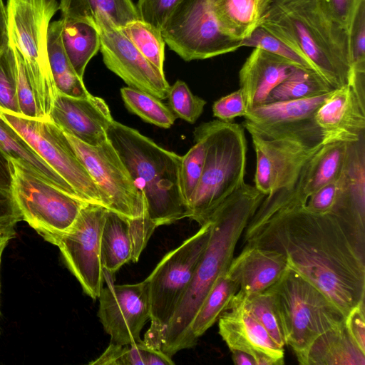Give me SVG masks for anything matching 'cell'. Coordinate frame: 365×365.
I'll use <instances>...</instances> for the list:
<instances>
[{"label":"cell","mask_w":365,"mask_h":365,"mask_svg":"<svg viewBox=\"0 0 365 365\" xmlns=\"http://www.w3.org/2000/svg\"><path fill=\"white\" fill-rule=\"evenodd\" d=\"M242 235L244 245L282 253L344 317L365 302V227L279 190L265 196Z\"/></svg>","instance_id":"1"},{"label":"cell","mask_w":365,"mask_h":365,"mask_svg":"<svg viewBox=\"0 0 365 365\" xmlns=\"http://www.w3.org/2000/svg\"><path fill=\"white\" fill-rule=\"evenodd\" d=\"M245 183L214 211L208 222L210 236L191 282L155 346L170 357L184 349L192 320L216 279L227 272L248 222L265 197Z\"/></svg>","instance_id":"2"},{"label":"cell","mask_w":365,"mask_h":365,"mask_svg":"<svg viewBox=\"0 0 365 365\" xmlns=\"http://www.w3.org/2000/svg\"><path fill=\"white\" fill-rule=\"evenodd\" d=\"M258 26L307 60L334 89L349 85L353 71L348 31L323 0H271L262 9Z\"/></svg>","instance_id":"3"},{"label":"cell","mask_w":365,"mask_h":365,"mask_svg":"<svg viewBox=\"0 0 365 365\" xmlns=\"http://www.w3.org/2000/svg\"><path fill=\"white\" fill-rule=\"evenodd\" d=\"M107 137L143 194L152 222L158 227L187 217L188 209L180 186L182 156L115 120L108 129Z\"/></svg>","instance_id":"4"},{"label":"cell","mask_w":365,"mask_h":365,"mask_svg":"<svg viewBox=\"0 0 365 365\" xmlns=\"http://www.w3.org/2000/svg\"><path fill=\"white\" fill-rule=\"evenodd\" d=\"M206 142V156L198 185L187 204V217L207 223L217 207L245 182L247 143L237 123L214 120L195 129Z\"/></svg>","instance_id":"5"},{"label":"cell","mask_w":365,"mask_h":365,"mask_svg":"<svg viewBox=\"0 0 365 365\" xmlns=\"http://www.w3.org/2000/svg\"><path fill=\"white\" fill-rule=\"evenodd\" d=\"M267 289L278 313L285 345L291 347L298 362L319 336L344 322L345 317L337 307L289 267Z\"/></svg>","instance_id":"6"},{"label":"cell","mask_w":365,"mask_h":365,"mask_svg":"<svg viewBox=\"0 0 365 365\" xmlns=\"http://www.w3.org/2000/svg\"><path fill=\"white\" fill-rule=\"evenodd\" d=\"M9 43L22 57L41 118L49 115L57 94L48 57V29L59 10L53 0H7Z\"/></svg>","instance_id":"7"},{"label":"cell","mask_w":365,"mask_h":365,"mask_svg":"<svg viewBox=\"0 0 365 365\" xmlns=\"http://www.w3.org/2000/svg\"><path fill=\"white\" fill-rule=\"evenodd\" d=\"M211 232L207 222L178 247L168 252L145 279L149 288L150 326L144 341L155 348L193 277Z\"/></svg>","instance_id":"8"},{"label":"cell","mask_w":365,"mask_h":365,"mask_svg":"<svg viewBox=\"0 0 365 365\" xmlns=\"http://www.w3.org/2000/svg\"><path fill=\"white\" fill-rule=\"evenodd\" d=\"M9 160L11 192L23 220L43 239L68 230L86 202L52 185L27 165Z\"/></svg>","instance_id":"9"},{"label":"cell","mask_w":365,"mask_h":365,"mask_svg":"<svg viewBox=\"0 0 365 365\" xmlns=\"http://www.w3.org/2000/svg\"><path fill=\"white\" fill-rule=\"evenodd\" d=\"M0 115L73 187L81 200L106 208L96 182L58 126L50 120L30 118L1 108Z\"/></svg>","instance_id":"10"},{"label":"cell","mask_w":365,"mask_h":365,"mask_svg":"<svg viewBox=\"0 0 365 365\" xmlns=\"http://www.w3.org/2000/svg\"><path fill=\"white\" fill-rule=\"evenodd\" d=\"M165 43L186 61L203 60L235 51L242 40L224 33L208 0H181L161 27Z\"/></svg>","instance_id":"11"},{"label":"cell","mask_w":365,"mask_h":365,"mask_svg":"<svg viewBox=\"0 0 365 365\" xmlns=\"http://www.w3.org/2000/svg\"><path fill=\"white\" fill-rule=\"evenodd\" d=\"M106 211L101 205L86 202L68 230L44 238L58 247L68 268L93 300L104 282L101 234Z\"/></svg>","instance_id":"12"},{"label":"cell","mask_w":365,"mask_h":365,"mask_svg":"<svg viewBox=\"0 0 365 365\" xmlns=\"http://www.w3.org/2000/svg\"><path fill=\"white\" fill-rule=\"evenodd\" d=\"M64 134L96 182L107 210L130 219L148 215L143 194L108 139L91 146Z\"/></svg>","instance_id":"13"},{"label":"cell","mask_w":365,"mask_h":365,"mask_svg":"<svg viewBox=\"0 0 365 365\" xmlns=\"http://www.w3.org/2000/svg\"><path fill=\"white\" fill-rule=\"evenodd\" d=\"M92 24L100 37V51L106 66L129 87L164 100L170 85L165 74L148 61L110 19L98 13Z\"/></svg>","instance_id":"14"},{"label":"cell","mask_w":365,"mask_h":365,"mask_svg":"<svg viewBox=\"0 0 365 365\" xmlns=\"http://www.w3.org/2000/svg\"><path fill=\"white\" fill-rule=\"evenodd\" d=\"M332 91L311 98L264 103L247 111L242 126L248 132L266 137L288 138L313 146L324 145L315 114Z\"/></svg>","instance_id":"15"},{"label":"cell","mask_w":365,"mask_h":365,"mask_svg":"<svg viewBox=\"0 0 365 365\" xmlns=\"http://www.w3.org/2000/svg\"><path fill=\"white\" fill-rule=\"evenodd\" d=\"M106 287L98 296V317L110 343L117 345L140 340V332L150 317L147 281L114 284V277L103 272Z\"/></svg>","instance_id":"16"},{"label":"cell","mask_w":365,"mask_h":365,"mask_svg":"<svg viewBox=\"0 0 365 365\" xmlns=\"http://www.w3.org/2000/svg\"><path fill=\"white\" fill-rule=\"evenodd\" d=\"M248 133L256 153L255 187L265 195L292 189L306 163L323 145Z\"/></svg>","instance_id":"17"},{"label":"cell","mask_w":365,"mask_h":365,"mask_svg":"<svg viewBox=\"0 0 365 365\" xmlns=\"http://www.w3.org/2000/svg\"><path fill=\"white\" fill-rule=\"evenodd\" d=\"M219 334L230 350L250 355L255 365L284 364V349L272 339L264 327L244 307L236 293L218 319Z\"/></svg>","instance_id":"18"},{"label":"cell","mask_w":365,"mask_h":365,"mask_svg":"<svg viewBox=\"0 0 365 365\" xmlns=\"http://www.w3.org/2000/svg\"><path fill=\"white\" fill-rule=\"evenodd\" d=\"M49 119L64 133L91 146L108 140L107 131L114 120L103 98L91 94L75 98L58 92Z\"/></svg>","instance_id":"19"},{"label":"cell","mask_w":365,"mask_h":365,"mask_svg":"<svg viewBox=\"0 0 365 365\" xmlns=\"http://www.w3.org/2000/svg\"><path fill=\"white\" fill-rule=\"evenodd\" d=\"M156 227L148 215L130 219L107 210L101 234L103 272L114 277L125 264L138 262Z\"/></svg>","instance_id":"20"},{"label":"cell","mask_w":365,"mask_h":365,"mask_svg":"<svg viewBox=\"0 0 365 365\" xmlns=\"http://www.w3.org/2000/svg\"><path fill=\"white\" fill-rule=\"evenodd\" d=\"M324 145L354 143L365 135V102L351 86L334 89L315 114Z\"/></svg>","instance_id":"21"},{"label":"cell","mask_w":365,"mask_h":365,"mask_svg":"<svg viewBox=\"0 0 365 365\" xmlns=\"http://www.w3.org/2000/svg\"><path fill=\"white\" fill-rule=\"evenodd\" d=\"M298 68L302 67L283 57L255 48L239 72L240 88L245 96L247 111L264 104L272 91Z\"/></svg>","instance_id":"22"},{"label":"cell","mask_w":365,"mask_h":365,"mask_svg":"<svg viewBox=\"0 0 365 365\" xmlns=\"http://www.w3.org/2000/svg\"><path fill=\"white\" fill-rule=\"evenodd\" d=\"M288 267L282 253L244 245L242 252L233 258L227 272L238 284L237 292L248 296L269 288Z\"/></svg>","instance_id":"23"},{"label":"cell","mask_w":365,"mask_h":365,"mask_svg":"<svg viewBox=\"0 0 365 365\" xmlns=\"http://www.w3.org/2000/svg\"><path fill=\"white\" fill-rule=\"evenodd\" d=\"M347 152V143L323 145L306 163L294 187L286 191L294 199L306 203L308 197L320 187L339 180Z\"/></svg>","instance_id":"24"},{"label":"cell","mask_w":365,"mask_h":365,"mask_svg":"<svg viewBox=\"0 0 365 365\" xmlns=\"http://www.w3.org/2000/svg\"><path fill=\"white\" fill-rule=\"evenodd\" d=\"M299 363L302 365H364L365 353L353 341L344 322L319 336Z\"/></svg>","instance_id":"25"},{"label":"cell","mask_w":365,"mask_h":365,"mask_svg":"<svg viewBox=\"0 0 365 365\" xmlns=\"http://www.w3.org/2000/svg\"><path fill=\"white\" fill-rule=\"evenodd\" d=\"M0 150L9 159L16 160L27 165L52 185L79 198L73 187L1 115Z\"/></svg>","instance_id":"26"},{"label":"cell","mask_w":365,"mask_h":365,"mask_svg":"<svg viewBox=\"0 0 365 365\" xmlns=\"http://www.w3.org/2000/svg\"><path fill=\"white\" fill-rule=\"evenodd\" d=\"M222 31L239 40L248 37L258 26L261 0H208Z\"/></svg>","instance_id":"27"},{"label":"cell","mask_w":365,"mask_h":365,"mask_svg":"<svg viewBox=\"0 0 365 365\" xmlns=\"http://www.w3.org/2000/svg\"><path fill=\"white\" fill-rule=\"evenodd\" d=\"M238 290V284L227 272L216 279L190 324L184 349L197 344L198 339L217 321Z\"/></svg>","instance_id":"28"},{"label":"cell","mask_w":365,"mask_h":365,"mask_svg":"<svg viewBox=\"0 0 365 365\" xmlns=\"http://www.w3.org/2000/svg\"><path fill=\"white\" fill-rule=\"evenodd\" d=\"M61 18L50 23L48 29L47 50L50 68L58 93L75 98L91 95L83 80L76 73L63 49L61 31Z\"/></svg>","instance_id":"29"},{"label":"cell","mask_w":365,"mask_h":365,"mask_svg":"<svg viewBox=\"0 0 365 365\" xmlns=\"http://www.w3.org/2000/svg\"><path fill=\"white\" fill-rule=\"evenodd\" d=\"M61 19L63 49L76 73L83 79L88 63L100 50L98 30L91 22Z\"/></svg>","instance_id":"30"},{"label":"cell","mask_w":365,"mask_h":365,"mask_svg":"<svg viewBox=\"0 0 365 365\" xmlns=\"http://www.w3.org/2000/svg\"><path fill=\"white\" fill-rule=\"evenodd\" d=\"M61 18L91 22L98 13H103L118 27L139 19L132 0H60Z\"/></svg>","instance_id":"31"},{"label":"cell","mask_w":365,"mask_h":365,"mask_svg":"<svg viewBox=\"0 0 365 365\" xmlns=\"http://www.w3.org/2000/svg\"><path fill=\"white\" fill-rule=\"evenodd\" d=\"M92 365H173L172 357L146 344L144 340L117 345L110 343Z\"/></svg>","instance_id":"32"},{"label":"cell","mask_w":365,"mask_h":365,"mask_svg":"<svg viewBox=\"0 0 365 365\" xmlns=\"http://www.w3.org/2000/svg\"><path fill=\"white\" fill-rule=\"evenodd\" d=\"M333 90L314 71L298 68L272 91L264 103L311 98Z\"/></svg>","instance_id":"33"},{"label":"cell","mask_w":365,"mask_h":365,"mask_svg":"<svg viewBox=\"0 0 365 365\" xmlns=\"http://www.w3.org/2000/svg\"><path fill=\"white\" fill-rule=\"evenodd\" d=\"M120 94L125 108L144 121L162 128H170L176 116L160 99L131 87L120 88Z\"/></svg>","instance_id":"34"},{"label":"cell","mask_w":365,"mask_h":365,"mask_svg":"<svg viewBox=\"0 0 365 365\" xmlns=\"http://www.w3.org/2000/svg\"><path fill=\"white\" fill-rule=\"evenodd\" d=\"M120 29L140 53L164 73L165 43L161 30L140 19Z\"/></svg>","instance_id":"35"},{"label":"cell","mask_w":365,"mask_h":365,"mask_svg":"<svg viewBox=\"0 0 365 365\" xmlns=\"http://www.w3.org/2000/svg\"><path fill=\"white\" fill-rule=\"evenodd\" d=\"M195 145L181 157L179 178L183 200L187 204L200 182L206 156V142L197 130L193 132Z\"/></svg>","instance_id":"36"},{"label":"cell","mask_w":365,"mask_h":365,"mask_svg":"<svg viewBox=\"0 0 365 365\" xmlns=\"http://www.w3.org/2000/svg\"><path fill=\"white\" fill-rule=\"evenodd\" d=\"M237 293L242 297L245 309L264 327L273 341L284 349L285 342L279 318L269 290L248 296Z\"/></svg>","instance_id":"37"},{"label":"cell","mask_w":365,"mask_h":365,"mask_svg":"<svg viewBox=\"0 0 365 365\" xmlns=\"http://www.w3.org/2000/svg\"><path fill=\"white\" fill-rule=\"evenodd\" d=\"M168 98L175 115L189 123H194L203 112L206 101L194 95L187 83L178 80L170 86Z\"/></svg>","instance_id":"38"},{"label":"cell","mask_w":365,"mask_h":365,"mask_svg":"<svg viewBox=\"0 0 365 365\" xmlns=\"http://www.w3.org/2000/svg\"><path fill=\"white\" fill-rule=\"evenodd\" d=\"M0 108L20 114L17 96V64L10 44L0 55Z\"/></svg>","instance_id":"39"},{"label":"cell","mask_w":365,"mask_h":365,"mask_svg":"<svg viewBox=\"0 0 365 365\" xmlns=\"http://www.w3.org/2000/svg\"><path fill=\"white\" fill-rule=\"evenodd\" d=\"M242 46L264 49L283 57L302 68L317 72L307 60L261 26H257L248 37L242 40Z\"/></svg>","instance_id":"40"},{"label":"cell","mask_w":365,"mask_h":365,"mask_svg":"<svg viewBox=\"0 0 365 365\" xmlns=\"http://www.w3.org/2000/svg\"><path fill=\"white\" fill-rule=\"evenodd\" d=\"M348 41L352 74L365 73V0L359 1L353 14Z\"/></svg>","instance_id":"41"},{"label":"cell","mask_w":365,"mask_h":365,"mask_svg":"<svg viewBox=\"0 0 365 365\" xmlns=\"http://www.w3.org/2000/svg\"><path fill=\"white\" fill-rule=\"evenodd\" d=\"M10 46L14 52L17 64V96L20 114L41 119L22 57L12 45Z\"/></svg>","instance_id":"42"},{"label":"cell","mask_w":365,"mask_h":365,"mask_svg":"<svg viewBox=\"0 0 365 365\" xmlns=\"http://www.w3.org/2000/svg\"><path fill=\"white\" fill-rule=\"evenodd\" d=\"M181 0H138L140 20L161 30L165 21Z\"/></svg>","instance_id":"43"},{"label":"cell","mask_w":365,"mask_h":365,"mask_svg":"<svg viewBox=\"0 0 365 365\" xmlns=\"http://www.w3.org/2000/svg\"><path fill=\"white\" fill-rule=\"evenodd\" d=\"M212 113L218 120L226 122L237 117H245L247 113V107L241 88L216 101L212 106Z\"/></svg>","instance_id":"44"},{"label":"cell","mask_w":365,"mask_h":365,"mask_svg":"<svg viewBox=\"0 0 365 365\" xmlns=\"http://www.w3.org/2000/svg\"><path fill=\"white\" fill-rule=\"evenodd\" d=\"M344 324L353 341L365 353V302L350 310L345 317Z\"/></svg>","instance_id":"45"},{"label":"cell","mask_w":365,"mask_h":365,"mask_svg":"<svg viewBox=\"0 0 365 365\" xmlns=\"http://www.w3.org/2000/svg\"><path fill=\"white\" fill-rule=\"evenodd\" d=\"M338 192V181L329 183L313 192L307 199L306 207L316 213L330 212L335 203Z\"/></svg>","instance_id":"46"},{"label":"cell","mask_w":365,"mask_h":365,"mask_svg":"<svg viewBox=\"0 0 365 365\" xmlns=\"http://www.w3.org/2000/svg\"><path fill=\"white\" fill-rule=\"evenodd\" d=\"M331 16L347 31L361 0H323Z\"/></svg>","instance_id":"47"},{"label":"cell","mask_w":365,"mask_h":365,"mask_svg":"<svg viewBox=\"0 0 365 365\" xmlns=\"http://www.w3.org/2000/svg\"><path fill=\"white\" fill-rule=\"evenodd\" d=\"M23 220L11 190L0 187V223L16 225Z\"/></svg>","instance_id":"48"},{"label":"cell","mask_w":365,"mask_h":365,"mask_svg":"<svg viewBox=\"0 0 365 365\" xmlns=\"http://www.w3.org/2000/svg\"><path fill=\"white\" fill-rule=\"evenodd\" d=\"M9 46L8 19L6 6L3 0H0V55Z\"/></svg>","instance_id":"49"},{"label":"cell","mask_w":365,"mask_h":365,"mask_svg":"<svg viewBox=\"0 0 365 365\" xmlns=\"http://www.w3.org/2000/svg\"><path fill=\"white\" fill-rule=\"evenodd\" d=\"M11 170L10 160L0 150V187L11 190Z\"/></svg>","instance_id":"50"},{"label":"cell","mask_w":365,"mask_h":365,"mask_svg":"<svg viewBox=\"0 0 365 365\" xmlns=\"http://www.w3.org/2000/svg\"><path fill=\"white\" fill-rule=\"evenodd\" d=\"M10 223H0V250L4 249L15 235L14 226Z\"/></svg>","instance_id":"51"},{"label":"cell","mask_w":365,"mask_h":365,"mask_svg":"<svg viewBox=\"0 0 365 365\" xmlns=\"http://www.w3.org/2000/svg\"><path fill=\"white\" fill-rule=\"evenodd\" d=\"M232 359L237 365H255L253 358L248 354L240 351H232Z\"/></svg>","instance_id":"52"},{"label":"cell","mask_w":365,"mask_h":365,"mask_svg":"<svg viewBox=\"0 0 365 365\" xmlns=\"http://www.w3.org/2000/svg\"><path fill=\"white\" fill-rule=\"evenodd\" d=\"M269 1L271 0H261V7H262V9L263 7L265 6V4L269 2Z\"/></svg>","instance_id":"53"},{"label":"cell","mask_w":365,"mask_h":365,"mask_svg":"<svg viewBox=\"0 0 365 365\" xmlns=\"http://www.w3.org/2000/svg\"><path fill=\"white\" fill-rule=\"evenodd\" d=\"M4 249H1V250H0V264H1V254H2L3 251H4Z\"/></svg>","instance_id":"54"},{"label":"cell","mask_w":365,"mask_h":365,"mask_svg":"<svg viewBox=\"0 0 365 365\" xmlns=\"http://www.w3.org/2000/svg\"><path fill=\"white\" fill-rule=\"evenodd\" d=\"M53 1H56V0H53Z\"/></svg>","instance_id":"55"}]
</instances>
